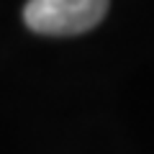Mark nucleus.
<instances>
[{"instance_id": "nucleus-1", "label": "nucleus", "mask_w": 154, "mask_h": 154, "mask_svg": "<svg viewBox=\"0 0 154 154\" xmlns=\"http://www.w3.org/2000/svg\"><path fill=\"white\" fill-rule=\"evenodd\" d=\"M105 13V0H31L23 8V21L44 36H77L95 28Z\"/></svg>"}]
</instances>
